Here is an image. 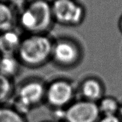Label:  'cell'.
I'll list each match as a JSON object with an SVG mask.
<instances>
[{"label": "cell", "mask_w": 122, "mask_h": 122, "mask_svg": "<svg viewBox=\"0 0 122 122\" xmlns=\"http://www.w3.org/2000/svg\"><path fill=\"white\" fill-rule=\"evenodd\" d=\"M0 122H28L26 116L12 106H0Z\"/></svg>", "instance_id": "14"}, {"label": "cell", "mask_w": 122, "mask_h": 122, "mask_svg": "<svg viewBox=\"0 0 122 122\" xmlns=\"http://www.w3.org/2000/svg\"><path fill=\"white\" fill-rule=\"evenodd\" d=\"M83 58L82 45L76 39L66 36L54 38L51 61L57 67L74 69L81 64Z\"/></svg>", "instance_id": "4"}, {"label": "cell", "mask_w": 122, "mask_h": 122, "mask_svg": "<svg viewBox=\"0 0 122 122\" xmlns=\"http://www.w3.org/2000/svg\"><path fill=\"white\" fill-rule=\"evenodd\" d=\"M51 3L33 0L17 15V26L26 34L49 33L54 23Z\"/></svg>", "instance_id": "2"}, {"label": "cell", "mask_w": 122, "mask_h": 122, "mask_svg": "<svg viewBox=\"0 0 122 122\" xmlns=\"http://www.w3.org/2000/svg\"><path fill=\"white\" fill-rule=\"evenodd\" d=\"M49 122V121H44V122Z\"/></svg>", "instance_id": "19"}, {"label": "cell", "mask_w": 122, "mask_h": 122, "mask_svg": "<svg viewBox=\"0 0 122 122\" xmlns=\"http://www.w3.org/2000/svg\"><path fill=\"white\" fill-rule=\"evenodd\" d=\"M46 83L38 77L25 79L15 86L12 107L23 115L45 103Z\"/></svg>", "instance_id": "3"}, {"label": "cell", "mask_w": 122, "mask_h": 122, "mask_svg": "<svg viewBox=\"0 0 122 122\" xmlns=\"http://www.w3.org/2000/svg\"><path fill=\"white\" fill-rule=\"evenodd\" d=\"M78 92L83 100L97 103L105 96V87L100 79L88 77L81 82Z\"/></svg>", "instance_id": "8"}, {"label": "cell", "mask_w": 122, "mask_h": 122, "mask_svg": "<svg viewBox=\"0 0 122 122\" xmlns=\"http://www.w3.org/2000/svg\"><path fill=\"white\" fill-rule=\"evenodd\" d=\"M76 89L71 81L57 78L46 83L45 103L54 110H65L74 101Z\"/></svg>", "instance_id": "5"}, {"label": "cell", "mask_w": 122, "mask_h": 122, "mask_svg": "<svg viewBox=\"0 0 122 122\" xmlns=\"http://www.w3.org/2000/svg\"><path fill=\"white\" fill-rule=\"evenodd\" d=\"M118 116H119V117L120 118V119H121L122 121V104H120V109H119V112L118 113Z\"/></svg>", "instance_id": "16"}, {"label": "cell", "mask_w": 122, "mask_h": 122, "mask_svg": "<svg viewBox=\"0 0 122 122\" xmlns=\"http://www.w3.org/2000/svg\"><path fill=\"white\" fill-rule=\"evenodd\" d=\"M97 122H122L118 115L101 116Z\"/></svg>", "instance_id": "15"}, {"label": "cell", "mask_w": 122, "mask_h": 122, "mask_svg": "<svg viewBox=\"0 0 122 122\" xmlns=\"http://www.w3.org/2000/svg\"><path fill=\"white\" fill-rule=\"evenodd\" d=\"M119 26H120V30L122 31V17L121 19V20H120V23H119Z\"/></svg>", "instance_id": "17"}, {"label": "cell", "mask_w": 122, "mask_h": 122, "mask_svg": "<svg viewBox=\"0 0 122 122\" xmlns=\"http://www.w3.org/2000/svg\"><path fill=\"white\" fill-rule=\"evenodd\" d=\"M16 27L17 15L14 11L6 2L0 1V33Z\"/></svg>", "instance_id": "11"}, {"label": "cell", "mask_w": 122, "mask_h": 122, "mask_svg": "<svg viewBox=\"0 0 122 122\" xmlns=\"http://www.w3.org/2000/svg\"><path fill=\"white\" fill-rule=\"evenodd\" d=\"M0 1H4V2H7V1H10V0H0Z\"/></svg>", "instance_id": "18"}, {"label": "cell", "mask_w": 122, "mask_h": 122, "mask_svg": "<svg viewBox=\"0 0 122 122\" xmlns=\"http://www.w3.org/2000/svg\"><path fill=\"white\" fill-rule=\"evenodd\" d=\"M22 37L16 28L0 33V55L16 56Z\"/></svg>", "instance_id": "9"}, {"label": "cell", "mask_w": 122, "mask_h": 122, "mask_svg": "<svg viewBox=\"0 0 122 122\" xmlns=\"http://www.w3.org/2000/svg\"><path fill=\"white\" fill-rule=\"evenodd\" d=\"M55 23L70 27H76L83 23L85 10L75 0H54L51 3Z\"/></svg>", "instance_id": "6"}, {"label": "cell", "mask_w": 122, "mask_h": 122, "mask_svg": "<svg viewBox=\"0 0 122 122\" xmlns=\"http://www.w3.org/2000/svg\"><path fill=\"white\" fill-rule=\"evenodd\" d=\"M21 66L16 56H1L0 75L14 80L20 73Z\"/></svg>", "instance_id": "10"}, {"label": "cell", "mask_w": 122, "mask_h": 122, "mask_svg": "<svg viewBox=\"0 0 122 122\" xmlns=\"http://www.w3.org/2000/svg\"><path fill=\"white\" fill-rule=\"evenodd\" d=\"M101 116L96 102L80 99L64 110L65 122H97Z\"/></svg>", "instance_id": "7"}, {"label": "cell", "mask_w": 122, "mask_h": 122, "mask_svg": "<svg viewBox=\"0 0 122 122\" xmlns=\"http://www.w3.org/2000/svg\"><path fill=\"white\" fill-rule=\"evenodd\" d=\"M0 57H1V55H0Z\"/></svg>", "instance_id": "20"}, {"label": "cell", "mask_w": 122, "mask_h": 122, "mask_svg": "<svg viewBox=\"0 0 122 122\" xmlns=\"http://www.w3.org/2000/svg\"><path fill=\"white\" fill-rule=\"evenodd\" d=\"M15 89L14 80L0 75V106H4L6 102L13 98Z\"/></svg>", "instance_id": "13"}, {"label": "cell", "mask_w": 122, "mask_h": 122, "mask_svg": "<svg viewBox=\"0 0 122 122\" xmlns=\"http://www.w3.org/2000/svg\"><path fill=\"white\" fill-rule=\"evenodd\" d=\"M54 38L49 33L23 36L16 56L22 66L36 69L51 61Z\"/></svg>", "instance_id": "1"}, {"label": "cell", "mask_w": 122, "mask_h": 122, "mask_svg": "<svg viewBox=\"0 0 122 122\" xmlns=\"http://www.w3.org/2000/svg\"><path fill=\"white\" fill-rule=\"evenodd\" d=\"M97 104L101 116L118 115L120 104L113 97L105 95L97 102Z\"/></svg>", "instance_id": "12"}]
</instances>
